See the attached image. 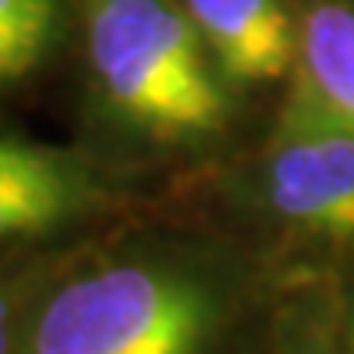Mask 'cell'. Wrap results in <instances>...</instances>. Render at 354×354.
<instances>
[{"instance_id":"1","label":"cell","mask_w":354,"mask_h":354,"mask_svg":"<svg viewBox=\"0 0 354 354\" xmlns=\"http://www.w3.org/2000/svg\"><path fill=\"white\" fill-rule=\"evenodd\" d=\"M223 322L214 269L165 246H128L39 292L13 354H214Z\"/></svg>"},{"instance_id":"2","label":"cell","mask_w":354,"mask_h":354,"mask_svg":"<svg viewBox=\"0 0 354 354\" xmlns=\"http://www.w3.org/2000/svg\"><path fill=\"white\" fill-rule=\"evenodd\" d=\"M86 56L118 125L158 145H190L227 125V92L180 0H82Z\"/></svg>"},{"instance_id":"3","label":"cell","mask_w":354,"mask_h":354,"mask_svg":"<svg viewBox=\"0 0 354 354\" xmlns=\"http://www.w3.org/2000/svg\"><path fill=\"white\" fill-rule=\"evenodd\" d=\"M259 194L282 223L322 240L354 243V135L282 118L259 174Z\"/></svg>"},{"instance_id":"4","label":"cell","mask_w":354,"mask_h":354,"mask_svg":"<svg viewBox=\"0 0 354 354\" xmlns=\"http://www.w3.org/2000/svg\"><path fill=\"white\" fill-rule=\"evenodd\" d=\"M109 201V187L79 154L0 131V250L59 233Z\"/></svg>"},{"instance_id":"5","label":"cell","mask_w":354,"mask_h":354,"mask_svg":"<svg viewBox=\"0 0 354 354\" xmlns=\"http://www.w3.org/2000/svg\"><path fill=\"white\" fill-rule=\"evenodd\" d=\"M230 82H272L295 69L299 24L282 0H180Z\"/></svg>"},{"instance_id":"6","label":"cell","mask_w":354,"mask_h":354,"mask_svg":"<svg viewBox=\"0 0 354 354\" xmlns=\"http://www.w3.org/2000/svg\"><path fill=\"white\" fill-rule=\"evenodd\" d=\"M286 118L322 122L354 135V3L312 0L299 20L295 59Z\"/></svg>"},{"instance_id":"7","label":"cell","mask_w":354,"mask_h":354,"mask_svg":"<svg viewBox=\"0 0 354 354\" xmlns=\"http://www.w3.org/2000/svg\"><path fill=\"white\" fill-rule=\"evenodd\" d=\"M59 37L56 0H0V86L26 79Z\"/></svg>"},{"instance_id":"8","label":"cell","mask_w":354,"mask_h":354,"mask_svg":"<svg viewBox=\"0 0 354 354\" xmlns=\"http://www.w3.org/2000/svg\"><path fill=\"white\" fill-rule=\"evenodd\" d=\"M43 289H46V276L39 259L30 256L0 259V328L20 325Z\"/></svg>"},{"instance_id":"9","label":"cell","mask_w":354,"mask_h":354,"mask_svg":"<svg viewBox=\"0 0 354 354\" xmlns=\"http://www.w3.org/2000/svg\"><path fill=\"white\" fill-rule=\"evenodd\" d=\"M295 354H351L348 348L344 351H338L335 344H328V342H322V338H315V342H308V344H302Z\"/></svg>"},{"instance_id":"10","label":"cell","mask_w":354,"mask_h":354,"mask_svg":"<svg viewBox=\"0 0 354 354\" xmlns=\"http://www.w3.org/2000/svg\"><path fill=\"white\" fill-rule=\"evenodd\" d=\"M344 348L354 354V305H351V312H348V328H344Z\"/></svg>"}]
</instances>
